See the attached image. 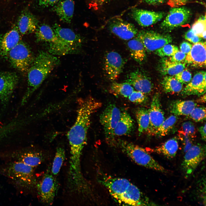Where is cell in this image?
<instances>
[{"label": "cell", "mask_w": 206, "mask_h": 206, "mask_svg": "<svg viewBox=\"0 0 206 206\" xmlns=\"http://www.w3.org/2000/svg\"><path fill=\"white\" fill-rule=\"evenodd\" d=\"M191 15L190 10L184 7H173L160 24L165 30H171L187 23Z\"/></svg>", "instance_id": "10"}, {"label": "cell", "mask_w": 206, "mask_h": 206, "mask_svg": "<svg viewBox=\"0 0 206 206\" xmlns=\"http://www.w3.org/2000/svg\"><path fill=\"white\" fill-rule=\"evenodd\" d=\"M109 28L113 33L124 40H129L133 38L138 32L133 24L119 19L111 21Z\"/></svg>", "instance_id": "18"}, {"label": "cell", "mask_w": 206, "mask_h": 206, "mask_svg": "<svg viewBox=\"0 0 206 206\" xmlns=\"http://www.w3.org/2000/svg\"><path fill=\"white\" fill-rule=\"evenodd\" d=\"M128 98L131 102L138 104L144 102L147 99L146 95L136 90H134Z\"/></svg>", "instance_id": "40"}, {"label": "cell", "mask_w": 206, "mask_h": 206, "mask_svg": "<svg viewBox=\"0 0 206 206\" xmlns=\"http://www.w3.org/2000/svg\"><path fill=\"white\" fill-rule=\"evenodd\" d=\"M55 55L41 51L35 57L27 72V86L21 102L25 104L51 72L60 63Z\"/></svg>", "instance_id": "3"}, {"label": "cell", "mask_w": 206, "mask_h": 206, "mask_svg": "<svg viewBox=\"0 0 206 206\" xmlns=\"http://www.w3.org/2000/svg\"><path fill=\"white\" fill-rule=\"evenodd\" d=\"M179 137L183 142V151L185 152L193 145V138L181 130L179 131Z\"/></svg>", "instance_id": "43"}, {"label": "cell", "mask_w": 206, "mask_h": 206, "mask_svg": "<svg viewBox=\"0 0 206 206\" xmlns=\"http://www.w3.org/2000/svg\"><path fill=\"white\" fill-rule=\"evenodd\" d=\"M148 112L150 124L147 133L149 135L156 136L158 128L165 119L159 93L153 96Z\"/></svg>", "instance_id": "13"}, {"label": "cell", "mask_w": 206, "mask_h": 206, "mask_svg": "<svg viewBox=\"0 0 206 206\" xmlns=\"http://www.w3.org/2000/svg\"><path fill=\"white\" fill-rule=\"evenodd\" d=\"M177 120V116L174 114L165 119L158 128L156 136L161 137L168 135L174 128Z\"/></svg>", "instance_id": "34"}, {"label": "cell", "mask_w": 206, "mask_h": 206, "mask_svg": "<svg viewBox=\"0 0 206 206\" xmlns=\"http://www.w3.org/2000/svg\"><path fill=\"white\" fill-rule=\"evenodd\" d=\"M122 112L114 104L108 105L100 114V121L105 136L109 141L113 139V132L120 118Z\"/></svg>", "instance_id": "12"}, {"label": "cell", "mask_w": 206, "mask_h": 206, "mask_svg": "<svg viewBox=\"0 0 206 206\" xmlns=\"http://www.w3.org/2000/svg\"><path fill=\"white\" fill-rule=\"evenodd\" d=\"M177 139L174 137L167 140L162 144L156 147L153 151L170 159L176 156L179 148Z\"/></svg>", "instance_id": "27"}, {"label": "cell", "mask_w": 206, "mask_h": 206, "mask_svg": "<svg viewBox=\"0 0 206 206\" xmlns=\"http://www.w3.org/2000/svg\"><path fill=\"white\" fill-rule=\"evenodd\" d=\"M65 158V152L64 149L62 146H59L56 150L51 172L54 176L58 174Z\"/></svg>", "instance_id": "35"}, {"label": "cell", "mask_w": 206, "mask_h": 206, "mask_svg": "<svg viewBox=\"0 0 206 206\" xmlns=\"http://www.w3.org/2000/svg\"><path fill=\"white\" fill-rule=\"evenodd\" d=\"M191 29L199 37L206 39V20L205 15L200 17L192 25Z\"/></svg>", "instance_id": "36"}, {"label": "cell", "mask_w": 206, "mask_h": 206, "mask_svg": "<svg viewBox=\"0 0 206 206\" xmlns=\"http://www.w3.org/2000/svg\"><path fill=\"white\" fill-rule=\"evenodd\" d=\"M17 27L0 36V57H7L10 50L21 40Z\"/></svg>", "instance_id": "22"}, {"label": "cell", "mask_w": 206, "mask_h": 206, "mask_svg": "<svg viewBox=\"0 0 206 206\" xmlns=\"http://www.w3.org/2000/svg\"><path fill=\"white\" fill-rule=\"evenodd\" d=\"M38 21L31 13L23 12L19 16L17 22V28L22 35L35 32L38 25Z\"/></svg>", "instance_id": "26"}, {"label": "cell", "mask_w": 206, "mask_h": 206, "mask_svg": "<svg viewBox=\"0 0 206 206\" xmlns=\"http://www.w3.org/2000/svg\"><path fill=\"white\" fill-rule=\"evenodd\" d=\"M110 144L115 145L138 165L163 173L167 172L144 148L138 145L121 140H114Z\"/></svg>", "instance_id": "4"}, {"label": "cell", "mask_w": 206, "mask_h": 206, "mask_svg": "<svg viewBox=\"0 0 206 206\" xmlns=\"http://www.w3.org/2000/svg\"><path fill=\"white\" fill-rule=\"evenodd\" d=\"M19 81L15 72L5 71L0 72V102L6 105L16 88Z\"/></svg>", "instance_id": "14"}, {"label": "cell", "mask_w": 206, "mask_h": 206, "mask_svg": "<svg viewBox=\"0 0 206 206\" xmlns=\"http://www.w3.org/2000/svg\"><path fill=\"white\" fill-rule=\"evenodd\" d=\"M59 0H38L39 5L41 7L45 8L53 6Z\"/></svg>", "instance_id": "47"}, {"label": "cell", "mask_w": 206, "mask_h": 206, "mask_svg": "<svg viewBox=\"0 0 206 206\" xmlns=\"http://www.w3.org/2000/svg\"><path fill=\"white\" fill-rule=\"evenodd\" d=\"M186 56V54L179 50L174 55L171 56L169 60L175 62L183 63L185 61Z\"/></svg>", "instance_id": "45"}, {"label": "cell", "mask_w": 206, "mask_h": 206, "mask_svg": "<svg viewBox=\"0 0 206 206\" xmlns=\"http://www.w3.org/2000/svg\"><path fill=\"white\" fill-rule=\"evenodd\" d=\"M7 57L14 68L25 73L35 58L29 46L21 40L10 50Z\"/></svg>", "instance_id": "7"}, {"label": "cell", "mask_w": 206, "mask_h": 206, "mask_svg": "<svg viewBox=\"0 0 206 206\" xmlns=\"http://www.w3.org/2000/svg\"><path fill=\"white\" fill-rule=\"evenodd\" d=\"M74 7L73 0H59L54 5L53 10L62 21L70 23L73 17Z\"/></svg>", "instance_id": "24"}, {"label": "cell", "mask_w": 206, "mask_h": 206, "mask_svg": "<svg viewBox=\"0 0 206 206\" xmlns=\"http://www.w3.org/2000/svg\"><path fill=\"white\" fill-rule=\"evenodd\" d=\"M112 0H94V4L96 7H100L107 3Z\"/></svg>", "instance_id": "51"}, {"label": "cell", "mask_w": 206, "mask_h": 206, "mask_svg": "<svg viewBox=\"0 0 206 206\" xmlns=\"http://www.w3.org/2000/svg\"><path fill=\"white\" fill-rule=\"evenodd\" d=\"M135 116L139 135L140 136L145 132L147 133L150 124L148 110L143 107L138 108L135 112Z\"/></svg>", "instance_id": "30"}, {"label": "cell", "mask_w": 206, "mask_h": 206, "mask_svg": "<svg viewBox=\"0 0 206 206\" xmlns=\"http://www.w3.org/2000/svg\"><path fill=\"white\" fill-rule=\"evenodd\" d=\"M131 15L139 25L147 27L160 21L165 16L166 13L163 12L152 11L134 8L131 10Z\"/></svg>", "instance_id": "17"}, {"label": "cell", "mask_w": 206, "mask_h": 206, "mask_svg": "<svg viewBox=\"0 0 206 206\" xmlns=\"http://www.w3.org/2000/svg\"><path fill=\"white\" fill-rule=\"evenodd\" d=\"M192 45L186 41H183L180 46V50L183 53L187 54L191 50Z\"/></svg>", "instance_id": "48"}, {"label": "cell", "mask_w": 206, "mask_h": 206, "mask_svg": "<svg viewBox=\"0 0 206 206\" xmlns=\"http://www.w3.org/2000/svg\"><path fill=\"white\" fill-rule=\"evenodd\" d=\"M137 37L148 52L155 51L164 45L171 43V36L169 34H161L150 30H142L138 32Z\"/></svg>", "instance_id": "11"}, {"label": "cell", "mask_w": 206, "mask_h": 206, "mask_svg": "<svg viewBox=\"0 0 206 206\" xmlns=\"http://www.w3.org/2000/svg\"><path fill=\"white\" fill-rule=\"evenodd\" d=\"M180 130L192 138L195 137L196 134L195 127L192 122L190 121L183 122Z\"/></svg>", "instance_id": "41"}, {"label": "cell", "mask_w": 206, "mask_h": 206, "mask_svg": "<svg viewBox=\"0 0 206 206\" xmlns=\"http://www.w3.org/2000/svg\"><path fill=\"white\" fill-rule=\"evenodd\" d=\"M12 157L19 161L34 168L40 165L44 160L43 154L33 150H26L13 153Z\"/></svg>", "instance_id": "23"}, {"label": "cell", "mask_w": 206, "mask_h": 206, "mask_svg": "<svg viewBox=\"0 0 206 206\" xmlns=\"http://www.w3.org/2000/svg\"><path fill=\"white\" fill-rule=\"evenodd\" d=\"M197 105L192 100H177L171 103L169 110L171 113L177 116H188Z\"/></svg>", "instance_id": "28"}, {"label": "cell", "mask_w": 206, "mask_h": 206, "mask_svg": "<svg viewBox=\"0 0 206 206\" xmlns=\"http://www.w3.org/2000/svg\"><path fill=\"white\" fill-rule=\"evenodd\" d=\"M206 53L205 41L194 43L186 56L185 63L195 68L205 67Z\"/></svg>", "instance_id": "20"}, {"label": "cell", "mask_w": 206, "mask_h": 206, "mask_svg": "<svg viewBox=\"0 0 206 206\" xmlns=\"http://www.w3.org/2000/svg\"><path fill=\"white\" fill-rule=\"evenodd\" d=\"M15 130V125L11 121L0 126V142Z\"/></svg>", "instance_id": "39"}, {"label": "cell", "mask_w": 206, "mask_h": 206, "mask_svg": "<svg viewBox=\"0 0 206 206\" xmlns=\"http://www.w3.org/2000/svg\"><path fill=\"white\" fill-rule=\"evenodd\" d=\"M57 37L65 43L73 53L80 48L82 43L80 36L70 29L63 28L57 23L52 27Z\"/></svg>", "instance_id": "16"}, {"label": "cell", "mask_w": 206, "mask_h": 206, "mask_svg": "<svg viewBox=\"0 0 206 206\" xmlns=\"http://www.w3.org/2000/svg\"><path fill=\"white\" fill-rule=\"evenodd\" d=\"M124 64L122 56L118 52L110 51L107 53L104 58V68L109 80H116L121 73Z\"/></svg>", "instance_id": "15"}, {"label": "cell", "mask_w": 206, "mask_h": 206, "mask_svg": "<svg viewBox=\"0 0 206 206\" xmlns=\"http://www.w3.org/2000/svg\"><path fill=\"white\" fill-rule=\"evenodd\" d=\"M34 168L21 162L15 161L2 169L3 174L18 186L28 189L36 186Z\"/></svg>", "instance_id": "5"}, {"label": "cell", "mask_w": 206, "mask_h": 206, "mask_svg": "<svg viewBox=\"0 0 206 206\" xmlns=\"http://www.w3.org/2000/svg\"><path fill=\"white\" fill-rule=\"evenodd\" d=\"M35 32L37 42L48 43L49 52L54 55H64L73 53L72 50L56 36L52 27L42 24L37 26Z\"/></svg>", "instance_id": "6"}, {"label": "cell", "mask_w": 206, "mask_h": 206, "mask_svg": "<svg viewBox=\"0 0 206 206\" xmlns=\"http://www.w3.org/2000/svg\"><path fill=\"white\" fill-rule=\"evenodd\" d=\"M36 186L41 201L44 204L51 205L56 195L58 183L55 176L49 169L47 171Z\"/></svg>", "instance_id": "8"}, {"label": "cell", "mask_w": 206, "mask_h": 206, "mask_svg": "<svg viewBox=\"0 0 206 206\" xmlns=\"http://www.w3.org/2000/svg\"><path fill=\"white\" fill-rule=\"evenodd\" d=\"M99 182L107 189L111 196L119 203L126 205H152L135 185L127 179L104 174L98 176Z\"/></svg>", "instance_id": "2"}, {"label": "cell", "mask_w": 206, "mask_h": 206, "mask_svg": "<svg viewBox=\"0 0 206 206\" xmlns=\"http://www.w3.org/2000/svg\"><path fill=\"white\" fill-rule=\"evenodd\" d=\"M185 62H176L169 59L164 60L161 64V71L164 75L175 76L185 68Z\"/></svg>", "instance_id": "31"}, {"label": "cell", "mask_w": 206, "mask_h": 206, "mask_svg": "<svg viewBox=\"0 0 206 206\" xmlns=\"http://www.w3.org/2000/svg\"><path fill=\"white\" fill-rule=\"evenodd\" d=\"M126 81L136 90L145 95L150 93L153 87V84L149 78L144 73L137 70L129 74Z\"/></svg>", "instance_id": "19"}, {"label": "cell", "mask_w": 206, "mask_h": 206, "mask_svg": "<svg viewBox=\"0 0 206 206\" xmlns=\"http://www.w3.org/2000/svg\"><path fill=\"white\" fill-rule=\"evenodd\" d=\"M75 121L68 132L67 136L70 151L82 152L87 143V134L91 117L102 106V103L91 96L78 98Z\"/></svg>", "instance_id": "1"}, {"label": "cell", "mask_w": 206, "mask_h": 206, "mask_svg": "<svg viewBox=\"0 0 206 206\" xmlns=\"http://www.w3.org/2000/svg\"><path fill=\"white\" fill-rule=\"evenodd\" d=\"M188 116L196 122H203L206 119V108L203 106H196Z\"/></svg>", "instance_id": "38"}, {"label": "cell", "mask_w": 206, "mask_h": 206, "mask_svg": "<svg viewBox=\"0 0 206 206\" xmlns=\"http://www.w3.org/2000/svg\"><path fill=\"white\" fill-rule=\"evenodd\" d=\"M134 123L130 114L126 111L122 112L119 121L113 132L115 136L129 135L134 130Z\"/></svg>", "instance_id": "25"}, {"label": "cell", "mask_w": 206, "mask_h": 206, "mask_svg": "<svg viewBox=\"0 0 206 206\" xmlns=\"http://www.w3.org/2000/svg\"><path fill=\"white\" fill-rule=\"evenodd\" d=\"M203 96L198 99L197 101L198 102L205 103L206 101V95L205 94L203 95Z\"/></svg>", "instance_id": "52"}, {"label": "cell", "mask_w": 206, "mask_h": 206, "mask_svg": "<svg viewBox=\"0 0 206 206\" xmlns=\"http://www.w3.org/2000/svg\"><path fill=\"white\" fill-rule=\"evenodd\" d=\"M134 89L133 87L126 82L121 83L114 82L110 86V92L115 95L128 98Z\"/></svg>", "instance_id": "33"}, {"label": "cell", "mask_w": 206, "mask_h": 206, "mask_svg": "<svg viewBox=\"0 0 206 206\" xmlns=\"http://www.w3.org/2000/svg\"><path fill=\"white\" fill-rule=\"evenodd\" d=\"M143 2L151 5H157L162 4L167 0H141Z\"/></svg>", "instance_id": "49"}, {"label": "cell", "mask_w": 206, "mask_h": 206, "mask_svg": "<svg viewBox=\"0 0 206 206\" xmlns=\"http://www.w3.org/2000/svg\"><path fill=\"white\" fill-rule=\"evenodd\" d=\"M184 38L187 41L194 44L201 41L202 39V38L195 34L191 29L185 33Z\"/></svg>", "instance_id": "44"}, {"label": "cell", "mask_w": 206, "mask_h": 206, "mask_svg": "<svg viewBox=\"0 0 206 206\" xmlns=\"http://www.w3.org/2000/svg\"><path fill=\"white\" fill-rule=\"evenodd\" d=\"M191 0H168L167 4L172 7L182 6Z\"/></svg>", "instance_id": "46"}, {"label": "cell", "mask_w": 206, "mask_h": 206, "mask_svg": "<svg viewBox=\"0 0 206 206\" xmlns=\"http://www.w3.org/2000/svg\"><path fill=\"white\" fill-rule=\"evenodd\" d=\"M206 72L201 71L194 75L190 82L181 91L183 96L191 95L201 96L206 92Z\"/></svg>", "instance_id": "21"}, {"label": "cell", "mask_w": 206, "mask_h": 206, "mask_svg": "<svg viewBox=\"0 0 206 206\" xmlns=\"http://www.w3.org/2000/svg\"><path fill=\"white\" fill-rule=\"evenodd\" d=\"M175 77L182 84H188L192 79L191 73L186 69H184L176 74Z\"/></svg>", "instance_id": "42"}, {"label": "cell", "mask_w": 206, "mask_h": 206, "mask_svg": "<svg viewBox=\"0 0 206 206\" xmlns=\"http://www.w3.org/2000/svg\"><path fill=\"white\" fill-rule=\"evenodd\" d=\"M127 45L131 56L138 63H142L146 56L145 49L140 41L137 37H134L127 42Z\"/></svg>", "instance_id": "29"}, {"label": "cell", "mask_w": 206, "mask_h": 206, "mask_svg": "<svg viewBox=\"0 0 206 206\" xmlns=\"http://www.w3.org/2000/svg\"><path fill=\"white\" fill-rule=\"evenodd\" d=\"M178 51L177 46L169 43L156 50L155 53L160 57L171 56Z\"/></svg>", "instance_id": "37"}, {"label": "cell", "mask_w": 206, "mask_h": 206, "mask_svg": "<svg viewBox=\"0 0 206 206\" xmlns=\"http://www.w3.org/2000/svg\"><path fill=\"white\" fill-rule=\"evenodd\" d=\"M205 155V145L199 144L193 145L185 152L181 168L185 177H188L193 173Z\"/></svg>", "instance_id": "9"}, {"label": "cell", "mask_w": 206, "mask_h": 206, "mask_svg": "<svg viewBox=\"0 0 206 206\" xmlns=\"http://www.w3.org/2000/svg\"><path fill=\"white\" fill-rule=\"evenodd\" d=\"M206 124L198 128V130L200 133L202 140L205 141L206 140Z\"/></svg>", "instance_id": "50"}, {"label": "cell", "mask_w": 206, "mask_h": 206, "mask_svg": "<svg viewBox=\"0 0 206 206\" xmlns=\"http://www.w3.org/2000/svg\"><path fill=\"white\" fill-rule=\"evenodd\" d=\"M164 91L166 93L174 94L181 92L183 89V84L172 76H166L162 82Z\"/></svg>", "instance_id": "32"}]
</instances>
